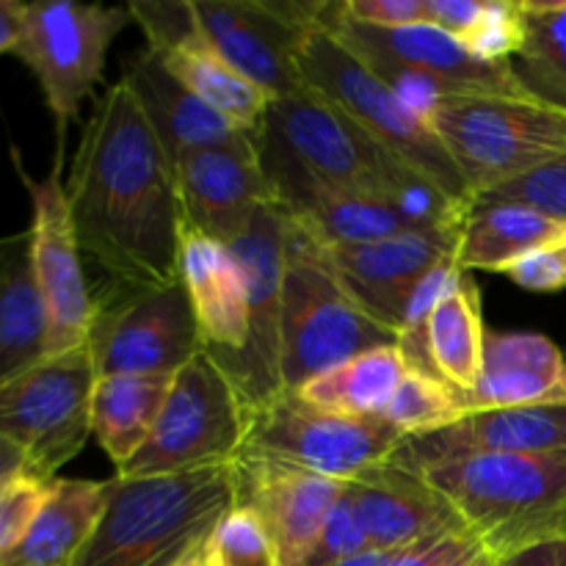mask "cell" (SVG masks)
I'll use <instances>...</instances> for the list:
<instances>
[{"instance_id":"35","label":"cell","mask_w":566,"mask_h":566,"mask_svg":"<svg viewBox=\"0 0 566 566\" xmlns=\"http://www.w3.org/2000/svg\"><path fill=\"white\" fill-rule=\"evenodd\" d=\"M202 562L205 566H280L263 520L241 503L208 536Z\"/></svg>"},{"instance_id":"44","label":"cell","mask_w":566,"mask_h":566,"mask_svg":"<svg viewBox=\"0 0 566 566\" xmlns=\"http://www.w3.org/2000/svg\"><path fill=\"white\" fill-rule=\"evenodd\" d=\"M22 17H25V3L0 0V55L14 53L17 42H20Z\"/></svg>"},{"instance_id":"32","label":"cell","mask_w":566,"mask_h":566,"mask_svg":"<svg viewBox=\"0 0 566 566\" xmlns=\"http://www.w3.org/2000/svg\"><path fill=\"white\" fill-rule=\"evenodd\" d=\"M407 374L409 365L401 348L381 346L315 376L291 396L318 412L340 418H381Z\"/></svg>"},{"instance_id":"7","label":"cell","mask_w":566,"mask_h":566,"mask_svg":"<svg viewBox=\"0 0 566 566\" xmlns=\"http://www.w3.org/2000/svg\"><path fill=\"white\" fill-rule=\"evenodd\" d=\"M431 127L475 199L566 153V111L536 97L451 94L431 114Z\"/></svg>"},{"instance_id":"8","label":"cell","mask_w":566,"mask_h":566,"mask_svg":"<svg viewBox=\"0 0 566 566\" xmlns=\"http://www.w3.org/2000/svg\"><path fill=\"white\" fill-rule=\"evenodd\" d=\"M249 415L235 381L205 348L175 376L153 434L116 475L149 479L238 462Z\"/></svg>"},{"instance_id":"26","label":"cell","mask_w":566,"mask_h":566,"mask_svg":"<svg viewBox=\"0 0 566 566\" xmlns=\"http://www.w3.org/2000/svg\"><path fill=\"white\" fill-rule=\"evenodd\" d=\"M50 357V315L31 260V235L0 238V385Z\"/></svg>"},{"instance_id":"20","label":"cell","mask_w":566,"mask_h":566,"mask_svg":"<svg viewBox=\"0 0 566 566\" xmlns=\"http://www.w3.org/2000/svg\"><path fill=\"white\" fill-rule=\"evenodd\" d=\"M235 468L238 503L258 512L263 520L274 542L276 564H307L326 514L332 512L346 484L263 459H238Z\"/></svg>"},{"instance_id":"13","label":"cell","mask_w":566,"mask_h":566,"mask_svg":"<svg viewBox=\"0 0 566 566\" xmlns=\"http://www.w3.org/2000/svg\"><path fill=\"white\" fill-rule=\"evenodd\" d=\"M208 42L274 99L304 88L298 50L304 39L326 28L329 3L296 0H191Z\"/></svg>"},{"instance_id":"17","label":"cell","mask_w":566,"mask_h":566,"mask_svg":"<svg viewBox=\"0 0 566 566\" xmlns=\"http://www.w3.org/2000/svg\"><path fill=\"white\" fill-rule=\"evenodd\" d=\"M258 142L276 205L324 247H359L418 230L390 205L321 180L271 133L260 130Z\"/></svg>"},{"instance_id":"29","label":"cell","mask_w":566,"mask_h":566,"mask_svg":"<svg viewBox=\"0 0 566 566\" xmlns=\"http://www.w3.org/2000/svg\"><path fill=\"white\" fill-rule=\"evenodd\" d=\"M566 243V224L528 208L501 202H475L459 230L457 265L462 271L503 274L512 263L536 249Z\"/></svg>"},{"instance_id":"6","label":"cell","mask_w":566,"mask_h":566,"mask_svg":"<svg viewBox=\"0 0 566 566\" xmlns=\"http://www.w3.org/2000/svg\"><path fill=\"white\" fill-rule=\"evenodd\" d=\"M298 70L304 86L337 105L348 119L357 122L368 136L412 166L418 175L434 182L453 202L473 208V191L431 122L398 103L396 94L357 55L348 53L335 33L324 28L310 33L298 50Z\"/></svg>"},{"instance_id":"30","label":"cell","mask_w":566,"mask_h":566,"mask_svg":"<svg viewBox=\"0 0 566 566\" xmlns=\"http://www.w3.org/2000/svg\"><path fill=\"white\" fill-rule=\"evenodd\" d=\"M484 318H481V291L470 271H457L448 291L437 302L426 332L431 368L453 390L470 392L484 376L486 352Z\"/></svg>"},{"instance_id":"43","label":"cell","mask_w":566,"mask_h":566,"mask_svg":"<svg viewBox=\"0 0 566 566\" xmlns=\"http://www.w3.org/2000/svg\"><path fill=\"white\" fill-rule=\"evenodd\" d=\"M495 566H566V539L539 542L497 558Z\"/></svg>"},{"instance_id":"21","label":"cell","mask_w":566,"mask_h":566,"mask_svg":"<svg viewBox=\"0 0 566 566\" xmlns=\"http://www.w3.org/2000/svg\"><path fill=\"white\" fill-rule=\"evenodd\" d=\"M553 451H566V403L470 412L448 429L403 440L390 462L398 468L420 470L426 464H442L479 453Z\"/></svg>"},{"instance_id":"9","label":"cell","mask_w":566,"mask_h":566,"mask_svg":"<svg viewBox=\"0 0 566 566\" xmlns=\"http://www.w3.org/2000/svg\"><path fill=\"white\" fill-rule=\"evenodd\" d=\"M86 346L97 376H177L205 352L182 282H116L94 298Z\"/></svg>"},{"instance_id":"3","label":"cell","mask_w":566,"mask_h":566,"mask_svg":"<svg viewBox=\"0 0 566 566\" xmlns=\"http://www.w3.org/2000/svg\"><path fill=\"white\" fill-rule=\"evenodd\" d=\"M263 130L321 180L390 205L418 230H459L468 216V205L453 202L313 88L274 99Z\"/></svg>"},{"instance_id":"42","label":"cell","mask_w":566,"mask_h":566,"mask_svg":"<svg viewBox=\"0 0 566 566\" xmlns=\"http://www.w3.org/2000/svg\"><path fill=\"white\" fill-rule=\"evenodd\" d=\"M484 9L486 0H426V25L440 28L464 44L484 17Z\"/></svg>"},{"instance_id":"23","label":"cell","mask_w":566,"mask_h":566,"mask_svg":"<svg viewBox=\"0 0 566 566\" xmlns=\"http://www.w3.org/2000/svg\"><path fill=\"white\" fill-rule=\"evenodd\" d=\"M462 412L566 403V357L536 332L486 335L484 376L479 387L459 392Z\"/></svg>"},{"instance_id":"1","label":"cell","mask_w":566,"mask_h":566,"mask_svg":"<svg viewBox=\"0 0 566 566\" xmlns=\"http://www.w3.org/2000/svg\"><path fill=\"white\" fill-rule=\"evenodd\" d=\"M64 188L83 254L114 282H182L175 164L122 81L94 108Z\"/></svg>"},{"instance_id":"37","label":"cell","mask_w":566,"mask_h":566,"mask_svg":"<svg viewBox=\"0 0 566 566\" xmlns=\"http://www.w3.org/2000/svg\"><path fill=\"white\" fill-rule=\"evenodd\" d=\"M525 42V17L520 3L486 0V9L464 48L490 64H512Z\"/></svg>"},{"instance_id":"15","label":"cell","mask_w":566,"mask_h":566,"mask_svg":"<svg viewBox=\"0 0 566 566\" xmlns=\"http://www.w3.org/2000/svg\"><path fill=\"white\" fill-rule=\"evenodd\" d=\"M22 182L31 193V260L50 315V357L86 346L94 318V293L83 271V249L70 213L61 166L44 180H31L14 155Z\"/></svg>"},{"instance_id":"5","label":"cell","mask_w":566,"mask_h":566,"mask_svg":"<svg viewBox=\"0 0 566 566\" xmlns=\"http://www.w3.org/2000/svg\"><path fill=\"white\" fill-rule=\"evenodd\" d=\"M381 346H398L396 332L379 324L352 296L324 243L287 219L282 274L285 392H296L315 376Z\"/></svg>"},{"instance_id":"12","label":"cell","mask_w":566,"mask_h":566,"mask_svg":"<svg viewBox=\"0 0 566 566\" xmlns=\"http://www.w3.org/2000/svg\"><path fill=\"white\" fill-rule=\"evenodd\" d=\"M403 437L381 418L318 412L291 392L252 409L238 459H263L348 484L390 462Z\"/></svg>"},{"instance_id":"27","label":"cell","mask_w":566,"mask_h":566,"mask_svg":"<svg viewBox=\"0 0 566 566\" xmlns=\"http://www.w3.org/2000/svg\"><path fill=\"white\" fill-rule=\"evenodd\" d=\"M105 501L108 481L55 479L31 528L0 558V566H75L97 528Z\"/></svg>"},{"instance_id":"48","label":"cell","mask_w":566,"mask_h":566,"mask_svg":"<svg viewBox=\"0 0 566 566\" xmlns=\"http://www.w3.org/2000/svg\"><path fill=\"white\" fill-rule=\"evenodd\" d=\"M177 566H205V562H202V551L193 553V556H188L186 562H180Z\"/></svg>"},{"instance_id":"31","label":"cell","mask_w":566,"mask_h":566,"mask_svg":"<svg viewBox=\"0 0 566 566\" xmlns=\"http://www.w3.org/2000/svg\"><path fill=\"white\" fill-rule=\"evenodd\" d=\"M175 376H97L92 392V437L116 470L144 448L160 418Z\"/></svg>"},{"instance_id":"33","label":"cell","mask_w":566,"mask_h":566,"mask_svg":"<svg viewBox=\"0 0 566 566\" xmlns=\"http://www.w3.org/2000/svg\"><path fill=\"white\" fill-rule=\"evenodd\" d=\"M520 9L525 42L512 61L514 75L531 97L566 111V0H520Z\"/></svg>"},{"instance_id":"11","label":"cell","mask_w":566,"mask_h":566,"mask_svg":"<svg viewBox=\"0 0 566 566\" xmlns=\"http://www.w3.org/2000/svg\"><path fill=\"white\" fill-rule=\"evenodd\" d=\"M97 381L88 346L53 354L0 385V434L20 448L28 470L53 481L92 437Z\"/></svg>"},{"instance_id":"28","label":"cell","mask_w":566,"mask_h":566,"mask_svg":"<svg viewBox=\"0 0 566 566\" xmlns=\"http://www.w3.org/2000/svg\"><path fill=\"white\" fill-rule=\"evenodd\" d=\"M166 70L186 83L199 99L219 111L224 119L247 133H260L269 116L271 97L260 86H254L247 75L235 70L202 33V25L193 28L169 48L153 50Z\"/></svg>"},{"instance_id":"24","label":"cell","mask_w":566,"mask_h":566,"mask_svg":"<svg viewBox=\"0 0 566 566\" xmlns=\"http://www.w3.org/2000/svg\"><path fill=\"white\" fill-rule=\"evenodd\" d=\"M180 280L191 298L208 354L232 357L249 340V291L230 247L199 232H182Z\"/></svg>"},{"instance_id":"45","label":"cell","mask_w":566,"mask_h":566,"mask_svg":"<svg viewBox=\"0 0 566 566\" xmlns=\"http://www.w3.org/2000/svg\"><path fill=\"white\" fill-rule=\"evenodd\" d=\"M495 562L497 558L475 536H468L440 566H495Z\"/></svg>"},{"instance_id":"39","label":"cell","mask_w":566,"mask_h":566,"mask_svg":"<svg viewBox=\"0 0 566 566\" xmlns=\"http://www.w3.org/2000/svg\"><path fill=\"white\" fill-rule=\"evenodd\" d=\"M370 551L368 536H365L363 523L357 517V506L352 501L348 486H343L340 497L335 501L332 512L326 514V523L321 528L318 539H315L313 553H310L304 566H332L340 564L346 558L359 556V553Z\"/></svg>"},{"instance_id":"22","label":"cell","mask_w":566,"mask_h":566,"mask_svg":"<svg viewBox=\"0 0 566 566\" xmlns=\"http://www.w3.org/2000/svg\"><path fill=\"white\" fill-rule=\"evenodd\" d=\"M370 551H407L429 536L468 531L448 501L418 473L385 462L348 481Z\"/></svg>"},{"instance_id":"34","label":"cell","mask_w":566,"mask_h":566,"mask_svg":"<svg viewBox=\"0 0 566 566\" xmlns=\"http://www.w3.org/2000/svg\"><path fill=\"white\" fill-rule=\"evenodd\" d=\"M462 418L464 412L459 390H453L437 376L415 374V370H409L407 379L401 381L396 396L381 412V420L392 426L403 440L434 434V431L459 423Z\"/></svg>"},{"instance_id":"14","label":"cell","mask_w":566,"mask_h":566,"mask_svg":"<svg viewBox=\"0 0 566 566\" xmlns=\"http://www.w3.org/2000/svg\"><path fill=\"white\" fill-rule=\"evenodd\" d=\"M287 216L280 205L258 210L252 227L230 247L249 291V340L232 357H210L235 381L249 409L274 401L282 385V274H285Z\"/></svg>"},{"instance_id":"2","label":"cell","mask_w":566,"mask_h":566,"mask_svg":"<svg viewBox=\"0 0 566 566\" xmlns=\"http://www.w3.org/2000/svg\"><path fill=\"white\" fill-rule=\"evenodd\" d=\"M238 506V468L108 481L99 523L75 566H177Z\"/></svg>"},{"instance_id":"18","label":"cell","mask_w":566,"mask_h":566,"mask_svg":"<svg viewBox=\"0 0 566 566\" xmlns=\"http://www.w3.org/2000/svg\"><path fill=\"white\" fill-rule=\"evenodd\" d=\"M459 230H415L359 247H326V252L352 296L398 335L420 282L457 258Z\"/></svg>"},{"instance_id":"46","label":"cell","mask_w":566,"mask_h":566,"mask_svg":"<svg viewBox=\"0 0 566 566\" xmlns=\"http://www.w3.org/2000/svg\"><path fill=\"white\" fill-rule=\"evenodd\" d=\"M22 473H31L25 457L20 453V448L11 446V442L0 434V484Z\"/></svg>"},{"instance_id":"10","label":"cell","mask_w":566,"mask_h":566,"mask_svg":"<svg viewBox=\"0 0 566 566\" xmlns=\"http://www.w3.org/2000/svg\"><path fill=\"white\" fill-rule=\"evenodd\" d=\"M127 6L75 3V0H39L25 3L20 42L14 55L33 72L50 114L64 142L70 122L105 70L114 39L130 22Z\"/></svg>"},{"instance_id":"25","label":"cell","mask_w":566,"mask_h":566,"mask_svg":"<svg viewBox=\"0 0 566 566\" xmlns=\"http://www.w3.org/2000/svg\"><path fill=\"white\" fill-rule=\"evenodd\" d=\"M122 83L138 99L155 136L169 153L171 164L182 153L227 144L247 133L224 119L219 111L210 108L205 99H199L186 83L177 81L149 48L127 64Z\"/></svg>"},{"instance_id":"19","label":"cell","mask_w":566,"mask_h":566,"mask_svg":"<svg viewBox=\"0 0 566 566\" xmlns=\"http://www.w3.org/2000/svg\"><path fill=\"white\" fill-rule=\"evenodd\" d=\"M335 3L324 31L335 33L337 42L359 53H376L398 61L403 66L434 77L448 94H506V97H531L514 75L512 64H490L464 48L459 39L448 36L434 25L407 28H368L348 22L337 14Z\"/></svg>"},{"instance_id":"16","label":"cell","mask_w":566,"mask_h":566,"mask_svg":"<svg viewBox=\"0 0 566 566\" xmlns=\"http://www.w3.org/2000/svg\"><path fill=\"white\" fill-rule=\"evenodd\" d=\"M175 177L188 230L224 247H232L252 227L260 208L276 202L258 133L182 153L175 160Z\"/></svg>"},{"instance_id":"41","label":"cell","mask_w":566,"mask_h":566,"mask_svg":"<svg viewBox=\"0 0 566 566\" xmlns=\"http://www.w3.org/2000/svg\"><path fill=\"white\" fill-rule=\"evenodd\" d=\"M337 14L368 28L426 25V0H346Z\"/></svg>"},{"instance_id":"36","label":"cell","mask_w":566,"mask_h":566,"mask_svg":"<svg viewBox=\"0 0 566 566\" xmlns=\"http://www.w3.org/2000/svg\"><path fill=\"white\" fill-rule=\"evenodd\" d=\"M475 202L517 205L566 224V153L501 182L492 191L481 193Z\"/></svg>"},{"instance_id":"38","label":"cell","mask_w":566,"mask_h":566,"mask_svg":"<svg viewBox=\"0 0 566 566\" xmlns=\"http://www.w3.org/2000/svg\"><path fill=\"white\" fill-rule=\"evenodd\" d=\"M53 481L22 473L0 484V558L20 545L39 509L48 501Z\"/></svg>"},{"instance_id":"40","label":"cell","mask_w":566,"mask_h":566,"mask_svg":"<svg viewBox=\"0 0 566 566\" xmlns=\"http://www.w3.org/2000/svg\"><path fill=\"white\" fill-rule=\"evenodd\" d=\"M503 274L528 293H562L566 291V243L536 249Z\"/></svg>"},{"instance_id":"4","label":"cell","mask_w":566,"mask_h":566,"mask_svg":"<svg viewBox=\"0 0 566 566\" xmlns=\"http://www.w3.org/2000/svg\"><path fill=\"white\" fill-rule=\"evenodd\" d=\"M495 558L566 539V451L479 453L412 470Z\"/></svg>"},{"instance_id":"47","label":"cell","mask_w":566,"mask_h":566,"mask_svg":"<svg viewBox=\"0 0 566 566\" xmlns=\"http://www.w3.org/2000/svg\"><path fill=\"white\" fill-rule=\"evenodd\" d=\"M403 553L407 551H365L359 556L346 558V562L332 566H398Z\"/></svg>"}]
</instances>
